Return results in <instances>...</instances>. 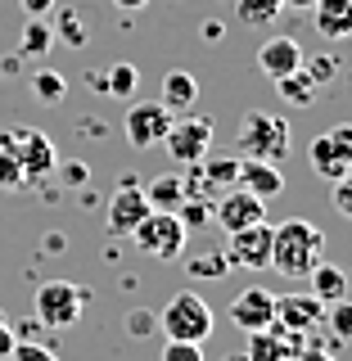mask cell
Here are the masks:
<instances>
[{"instance_id":"cell-1","label":"cell","mask_w":352,"mask_h":361,"mask_svg":"<svg viewBox=\"0 0 352 361\" xmlns=\"http://www.w3.org/2000/svg\"><path fill=\"white\" fill-rule=\"evenodd\" d=\"M325 253V231L308 217H289L271 226V267L285 280H308V271Z\"/></svg>"},{"instance_id":"cell-2","label":"cell","mask_w":352,"mask_h":361,"mask_svg":"<svg viewBox=\"0 0 352 361\" xmlns=\"http://www.w3.org/2000/svg\"><path fill=\"white\" fill-rule=\"evenodd\" d=\"M293 149V127L285 113H248L240 140H235V154L240 158H257V163H285Z\"/></svg>"},{"instance_id":"cell-3","label":"cell","mask_w":352,"mask_h":361,"mask_svg":"<svg viewBox=\"0 0 352 361\" xmlns=\"http://www.w3.org/2000/svg\"><path fill=\"white\" fill-rule=\"evenodd\" d=\"M158 330H163V338H181V343H208L217 325H212V307L195 289H181L158 312Z\"/></svg>"},{"instance_id":"cell-4","label":"cell","mask_w":352,"mask_h":361,"mask_svg":"<svg viewBox=\"0 0 352 361\" xmlns=\"http://www.w3.org/2000/svg\"><path fill=\"white\" fill-rule=\"evenodd\" d=\"M86 302H90V289L73 285V280H45L37 298H32V312H37V325H45V330H73L82 321Z\"/></svg>"},{"instance_id":"cell-5","label":"cell","mask_w":352,"mask_h":361,"mask_svg":"<svg viewBox=\"0 0 352 361\" xmlns=\"http://www.w3.org/2000/svg\"><path fill=\"white\" fill-rule=\"evenodd\" d=\"M0 149L18 158V167H23V176H28V185H32V180H45V176L59 172L54 140H50L45 131H37V127H5V131H0Z\"/></svg>"},{"instance_id":"cell-6","label":"cell","mask_w":352,"mask_h":361,"mask_svg":"<svg viewBox=\"0 0 352 361\" xmlns=\"http://www.w3.org/2000/svg\"><path fill=\"white\" fill-rule=\"evenodd\" d=\"M186 226H181L176 212H145V221L131 231L135 248H140L145 257H158V262H176L181 253H186Z\"/></svg>"},{"instance_id":"cell-7","label":"cell","mask_w":352,"mask_h":361,"mask_svg":"<svg viewBox=\"0 0 352 361\" xmlns=\"http://www.w3.org/2000/svg\"><path fill=\"white\" fill-rule=\"evenodd\" d=\"M163 149L172 154V163H181V167L203 163L208 149H212V118H203V113L172 118V131L163 135Z\"/></svg>"},{"instance_id":"cell-8","label":"cell","mask_w":352,"mask_h":361,"mask_svg":"<svg viewBox=\"0 0 352 361\" xmlns=\"http://www.w3.org/2000/svg\"><path fill=\"white\" fill-rule=\"evenodd\" d=\"M172 118L176 113L163 104V99H135L127 109V118H122V131H127V140L135 149H158L163 145V135L172 131Z\"/></svg>"},{"instance_id":"cell-9","label":"cell","mask_w":352,"mask_h":361,"mask_svg":"<svg viewBox=\"0 0 352 361\" xmlns=\"http://www.w3.org/2000/svg\"><path fill=\"white\" fill-rule=\"evenodd\" d=\"M308 158L325 180H339L344 172H352V122H339V127L321 131L308 145Z\"/></svg>"},{"instance_id":"cell-10","label":"cell","mask_w":352,"mask_h":361,"mask_svg":"<svg viewBox=\"0 0 352 361\" xmlns=\"http://www.w3.org/2000/svg\"><path fill=\"white\" fill-rule=\"evenodd\" d=\"M212 221L221 226L226 235H235V231H248V226H257V221H267V203L257 199V195H248V190H226V195L212 203Z\"/></svg>"},{"instance_id":"cell-11","label":"cell","mask_w":352,"mask_h":361,"mask_svg":"<svg viewBox=\"0 0 352 361\" xmlns=\"http://www.w3.org/2000/svg\"><path fill=\"white\" fill-rule=\"evenodd\" d=\"M221 253H226V262H231V267H244V271L271 267V226L257 221V226H248V231H235L231 244H226Z\"/></svg>"},{"instance_id":"cell-12","label":"cell","mask_w":352,"mask_h":361,"mask_svg":"<svg viewBox=\"0 0 352 361\" xmlns=\"http://www.w3.org/2000/svg\"><path fill=\"white\" fill-rule=\"evenodd\" d=\"M276 321L285 325V330H293V334L308 338L312 330H321V321H325V302L316 298L312 289H303V293H285V298H276Z\"/></svg>"},{"instance_id":"cell-13","label":"cell","mask_w":352,"mask_h":361,"mask_svg":"<svg viewBox=\"0 0 352 361\" xmlns=\"http://www.w3.org/2000/svg\"><path fill=\"white\" fill-rule=\"evenodd\" d=\"M231 321L240 325L244 334L267 330V325L276 321V293L262 289V285H248V289H240V293L231 298Z\"/></svg>"},{"instance_id":"cell-14","label":"cell","mask_w":352,"mask_h":361,"mask_svg":"<svg viewBox=\"0 0 352 361\" xmlns=\"http://www.w3.org/2000/svg\"><path fill=\"white\" fill-rule=\"evenodd\" d=\"M298 353H303V334L285 330L280 321L248 334V361H298Z\"/></svg>"},{"instance_id":"cell-15","label":"cell","mask_w":352,"mask_h":361,"mask_svg":"<svg viewBox=\"0 0 352 361\" xmlns=\"http://www.w3.org/2000/svg\"><path fill=\"white\" fill-rule=\"evenodd\" d=\"M145 212H150V203H145V190L140 185H118L113 190V199H109V235H131L135 226L145 221Z\"/></svg>"},{"instance_id":"cell-16","label":"cell","mask_w":352,"mask_h":361,"mask_svg":"<svg viewBox=\"0 0 352 361\" xmlns=\"http://www.w3.org/2000/svg\"><path fill=\"white\" fill-rule=\"evenodd\" d=\"M257 68H262V77L280 82V77H289V73L303 68V45L293 37H267L262 50H257Z\"/></svg>"},{"instance_id":"cell-17","label":"cell","mask_w":352,"mask_h":361,"mask_svg":"<svg viewBox=\"0 0 352 361\" xmlns=\"http://www.w3.org/2000/svg\"><path fill=\"white\" fill-rule=\"evenodd\" d=\"M240 190H248V195L257 199H280L285 195V172H280L276 163H257V158H240Z\"/></svg>"},{"instance_id":"cell-18","label":"cell","mask_w":352,"mask_h":361,"mask_svg":"<svg viewBox=\"0 0 352 361\" xmlns=\"http://www.w3.org/2000/svg\"><path fill=\"white\" fill-rule=\"evenodd\" d=\"M312 23L325 41H348L352 37V0H316Z\"/></svg>"},{"instance_id":"cell-19","label":"cell","mask_w":352,"mask_h":361,"mask_svg":"<svg viewBox=\"0 0 352 361\" xmlns=\"http://www.w3.org/2000/svg\"><path fill=\"white\" fill-rule=\"evenodd\" d=\"M308 289L316 293V298L330 307V302H339V298H348V276H344V267H334V262H316L312 271H308Z\"/></svg>"},{"instance_id":"cell-20","label":"cell","mask_w":352,"mask_h":361,"mask_svg":"<svg viewBox=\"0 0 352 361\" xmlns=\"http://www.w3.org/2000/svg\"><path fill=\"white\" fill-rule=\"evenodd\" d=\"M163 104L181 113V109H195L199 104V82L195 73H186V68H172V73L163 77Z\"/></svg>"},{"instance_id":"cell-21","label":"cell","mask_w":352,"mask_h":361,"mask_svg":"<svg viewBox=\"0 0 352 361\" xmlns=\"http://www.w3.org/2000/svg\"><path fill=\"white\" fill-rule=\"evenodd\" d=\"M140 190H145V203H150L154 212H176L181 203H186V180L172 176V172H167V176H154L150 185H140Z\"/></svg>"},{"instance_id":"cell-22","label":"cell","mask_w":352,"mask_h":361,"mask_svg":"<svg viewBox=\"0 0 352 361\" xmlns=\"http://www.w3.org/2000/svg\"><path fill=\"white\" fill-rule=\"evenodd\" d=\"M280 9H285L280 0H235V14H240L244 27H271Z\"/></svg>"},{"instance_id":"cell-23","label":"cell","mask_w":352,"mask_h":361,"mask_svg":"<svg viewBox=\"0 0 352 361\" xmlns=\"http://www.w3.org/2000/svg\"><path fill=\"white\" fill-rule=\"evenodd\" d=\"M50 45H54V32L45 27L41 18H32L28 27H23V37H18V59H41Z\"/></svg>"},{"instance_id":"cell-24","label":"cell","mask_w":352,"mask_h":361,"mask_svg":"<svg viewBox=\"0 0 352 361\" xmlns=\"http://www.w3.org/2000/svg\"><path fill=\"white\" fill-rule=\"evenodd\" d=\"M135 86H140V68H135V63H113V68H104V95L127 99Z\"/></svg>"},{"instance_id":"cell-25","label":"cell","mask_w":352,"mask_h":361,"mask_svg":"<svg viewBox=\"0 0 352 361\" xmlns=\"http://www.w3.org/2000/svg\"><path fill=\"white\" fill-rule=\"evenodd\" d=\"M199 172H203V185H208V195H212V190H226L240 176V158H203Z\"/></svg>"},{"instance_id":"cell-26","label":"cell","mask_w":352,"mask_h":361,"mask_svg":"<svg viewBox=\"0 0 352 361\" xmlns=\"http://www.w3.org/2000/svg\"><path fill=\"white\" fill-rule=\"evenodd\" d=\"M32 95H37L41 104H59V99L68 95L63 73H54V68H37V73H32Z\"/></svg>"},{"instance_id":"cell-27","label":"cell","mask_w":352,"mask_h":361,"mask_svg":"<svg viewBox=\"0 0 352 361\" xmlns=\"http://www.w3.org/2000/svg\"><path fill=\"white\" fill-rule=\"evenodd\" d=\"M325 330H330V338L334 343H352V298H339V302H330L325 307Z\"/></svg>"},{"instance_id":"cell-28","label":"cell","mask_w":352,"mask_h":361,"mask_svg":"<svg viewBox=\"0 0 352 361\" xmlns=\"http://www.w3.org/2000/svg\"><path fill=\"white\" fill-rule=\"evenodd\" d=\"M276 86H280V99H285V104H312L316 99V86H312V77L303 73V68L289 73V77H280Z\"/></svg>"},{"instance_id":"cell-29","label":"cell","mask_w":352,"mask_h":361,"mask_svg":"<svg viewBox=\"0 0 352 361\" xmlns=\"http://www.w3.org/2000/svg\"><path fill=\"white\" fill-rule=\"evenodd\" d=\"M186 271H190L195 280H217V276H226V271H231V262H226V253H221V248H212V253L190 257Z\"/></svg>"},{"instance_id":"cell-30","label":"cell","mask_w":352,"mask_h":361,"mask_svg":"<svg viewBox=\"0 0 352 361\" xmlns=\"http://www.w3.org/2000/svg\"><path fill=\"white\" fill-rule=\"evenodd\" d=\"M176 217H181L186 231H203V226H212V203L208 199H186L176 208Z\"/></svg>"},{"instance_id":"cell-31","label":"cell","mask_w":352,"mask_h":361,"mask_svg":"<svg viewBox=\"0 0 352 361\" xmlns=\"http://www.w3.org/2000/svg\"><path fill=\"white\" fill-rule=\"evenodd\" d=\"M59 41L63 45H73V50H82L86 45V23H82V14H77V9H59Z\"/></svg>"},{"instance_id":"cell-32","label":"cell","mask_w":352,"mask_h":361,"mask_svg":"<svg viewBox=\"0 0 352 361\" xmlns=\"http://www.w3.org/2000/svg\"><path fill=\"white\" fill-rule=\"evenodd\" d=\"M339 73H344V63H339L334 54H312V59H308V77H312V86H316V90L330 86Z\"/></svg>"},{"instance_id":"cell-33","label":"cell","mask_w":352,"mask_h":361,"mask_svg":"<svg viewBox=\"0 0 352 361\" xmlns=\"http://www.w3.org/2000/svg\"><path fill=\"white\" fill-rule=\"evenodd\" d=\"M23 185H28V176H23L18 158L0 149V190H5V195H14V190H23Z\"/></svg>"},{"instance_id":"cell-34","label":"cell","mask_w":352,"mask_h":361,"mask_svg":"<svg viewBox=\"0 0 352 361\" xmlns=\"http://www.w3.org/2000/svg\"><path fill=\"white\" fill-rule=\"evenodd\" d=\"M127 334L131 338H150L154 330H158V312H150V307H135V312H127Z\"/></svg>"},{"instance_id":"cell-35","label":"cell","mask_w":352,"mask_h":361,"mask_svg":"<svg viewBox=\"0 0 352 361\" xmlns=\"http://www.w3.org/2000/svg\"><path fill=\"white\" fill-rule=\"evenodd\" d=\"M163 361H203V343H181V338H167V343H163Z\"/></svg>"},{"instance_id":"cell-36","label":"cell","mask_w":352,"mask_h":361,"mask_svg":"<svg viewBox=\"0 0 352 361\" xmlns=\"http://www.w3.org/2000/svg\"><path fill=\"white\" fill-rule=\"evenodd\" d=\"M330 199H334V212H339V217H348V221H352V172H344V176L334 180Z\"/></svg>"},{"instance_id":"cell-37","label":"cell","mask_w":352,"mask_h":361,"mask_svg":"<svg viewBox=\"0 0 352 361\" xmlns=\"http://www.w3.org/2000/svg\"><path fill=\"white\" fill-rule=\"evenodd\" d=\"M9 357H18V361H63L59 353H50V348H41V343H14Z\"/></svg>"},{"instance_id":"cell-38","label":"cell","mask_w":352,"mask_h":361,"mask_svg":"<svg viewBox=\"0 0 352 361\" xmlns=\"http://www.w3.org/2000/svg\"><path fill=\"white\" fill-rule=\"evenodd\" d=\"M14 343H18V334H14V325H9V316L0 312V361H9V353H14Z\"/></svg>"},{"instance_id":"cell-39","label":"cell","mask_w":352,"mask_h":361,"mask_svg":"<svg viewBox=\"0 0 352 361\" xmlns=\"http://www.w3.org/2000/svg\"><path fill=\"white\" fill-rule=\"evenodd\" d=\"M298 361H334V353H330V348H321V343H312V338H303Z\"/></svg>"},{"instance_id":"cell-40","label":"cell","mask_w":352,"mask_h":361,"mask_svg":"<svg viewBox=\"0 0 352 361\" xmlns=\"http://www.w3.org/2000/svg\"><path fill=\"white\" fill-rule=\"evenodd\" d=\"M221 37H226V27H221L217 18H208V23H203V41H208V45H217Z\"/></svg>"},{"instance_id":"cell-41","label":"cell","mask_w":352,"mask_h":361,"mask_svg":"<svg viewBox=\"0 0 352 361\" xmlns=\"http://www.w3.org/2000/svg\"><path fill=\"white\" fill-rule=\"evenodd\" d=\"M63 176H68V185H82L90 172H86V163H68V167H63Z\"/></svg>"},{"instance_id":"cell-42","label":"cell","mask_w":352,"mask_h":361,"mask_svg":"<svg viewBox=\"0 0 352 361\" xmlns=\"http://www.w3.org/2000/svg\"><path fill=\"white\" fill-rule=\"evenodd\" d=\"M23 9H28L32 18H41V14H50V9H54V0H23Z\"/></svg>"},{"instance_id":"cell-43","label":"cell","mask_w":352,"mask_h":361,"mask_svg":"<svg viewBox=\"0 0 352 361\" xmlns=\"http://www.w3.org/2000/svg\"><path fill=\"white\" fill-rule=\"evenodd\" d=\"M86 86H90V90H99V95H104V73H86Z\"/></svg>"},{"instance_id":"cell-44","label":"cell","mask_w":352,"mask_h":361,"mask_svg":"<svg viewBox=\"0 0 352 361\" xmlns=\"http://www.w3.org/2000/svg\"><path fill=\"white\" fill-rule=\"evenodd\" d=\"M280 5H285V9H303V14H308V9L316 5V0H280Z\"/></svg>"},{"instance_id":"cell-45","label":"cell","mask_w":352,"mask_h":361,"mask_svg":"<svg viewBox=\"0 0 352 361\" xmlns=\"http://www.w3.org/2000/svg\"><path fill=\"white\" fill-rule=\"evenodd\" d=\"M113 5H118V9H145L150 0H113Z\"/></svg>"},{"instance_id":"cell-46","label":"cell","mask_w":352,"mask_h":361,"mask_svg":"<svg viewBox=\"0 0 352 361\" xmlns=\"http://www.w3.org/2000/svg\"><path fill=\"white\" fill-rule=\"evenodd\" d=\"M226 361H248V353H231V357H226Z\"/></svg>"},{"instance_id":"cell-47","label":"cell","mask_w":352,"mask_h":361,"mask_svg":"<svg viewBox=\"0 0 352 361\" xmlns=\"http://www.w3.org/2000/svg\"><path fill=\"white\" fill-rule=\"evenodd\" d=\"M0 77H5V73H0Z\"/></svg>"}]
</instances>
